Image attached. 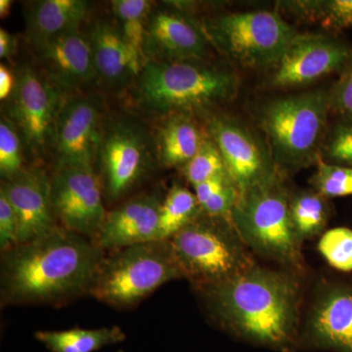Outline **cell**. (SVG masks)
<instances>
[{
	"label": "cell",
	"instance_id": "obj_1",
	"mask_svg": "<svg viewBox=\"0 0 352 352\" xmlns=\"http://www.w3.org/2000/svg\"><path fill=\"white\" fill-rule=\"evenodd\" d=\"M208 310L227 332L278 352L300 347V286L296 274L254 264L203 289Z\"/></svg>",
	"mask_w": 352,
	"mask_h": 352
},
{
	"label": "cell",
	"instance_id": "obj_2",
	"mask_svg": "<svg viewBox=\"0 0 352 352\" xmlns=\"http://www.w3.org/2000/svg\"><path fill=\"white\" fill-rule=\"evenodd\" d=\"M98 244L64 227L6 252L2 302L60 305L89 294L104 256Z\"/></svg>",
	"mask_w": 352,
	"mask_h": 352
},
{
	"label": "cell",
	"instance_id": "obj_3",
	"mask_svg": "<svg viewBox=\"0 0 352 352\" xmlns=\"http://www.w3.org/2000/svg\"><path fill=\"white\" fill-rule=\"evenodd\" d=\"M138 76L139 104L160 115L207 113L237 91L232 74L200 60L148 61Z\"/></svg>",
	"mask_w": 352,
	"mask_h": 352
},
{
	"label": "cell",
	"instance_id": "obj_4",
	"mask_svg": "<svg viewBox=\"0 0 352 352\" xmlns=\"http://www.w3.org/2000/svg\"><path fill=\"white\" fill-rule=\"evenodd\" d=\"M328 90L271 99L259 108L258 122L281 173L316 164L327 133Z\"/></svg>",
	"mask_w": 352,
	"mask_h": 352
},
{
	"label": "cell",
	"instance_id": "obj_5",
	"mask_svg": "<svg viewBox=\"0 0 352 352\" xmlns=\"http://www.w3.org/2000/svg\"><path fill=\"white\" fill-rule=\"evenodd\" d=\"M283 175L239 196L232 224L248 249L295 274L305 271L300 244L289 217V195Z\"/></svg>",
	"mask_w": 352,
	"mask_h": 352
},
{
	"label": "cell",
	"instance_id": "obj_6",
	"mask_svg": "<svg viewBox=\"0 0 352 352\" xmlns=\"http://www.w3.org/2000/svg\"><path fill=\"white\" fill-rule=\"evenodd\" d=\"M168 241L183 278L201 291L256 264L232 224L204 212Z\"/></svg>",
	"mask_w": 352,
	"mask_h": 352
},
{
	"label": "cell",
	"instance_id": "obj_7",
	"mask_svg": "<svg viewBox=\"0 0 352 352\" xmlns=\"http://www.w3.org/2000/svg\"><path fill=\"white\" fill-rule=\"evenodd\" d=\"M168 241L116 250L102 261L89 295L117 307H129L163 285L182 279Z\"/></svg>",
	"mask_w": 352,
	"mask_h": 352
},
{
	"label": "cell",
	"instance_id": "obj_8",
	"mask_svg": "<svg viewBox=\"0 0 352 352\" xmlns=\"http://www.w3.org/2000/svg\"><path fill=\"white\" fill-rule=\"evenodd\" d=\"M210 45L245 68H272L296 34L270 10L220 14L201 23Z\"/></svg>",
	"mask_w": 352,
	"mask_h": 352
},
{
	"label": "cell",
	"instance_id": "obj_9",
	"mask_svg": "<svg viewBox=\"0 0 352 352\" xmlns=\"http://www.w3.org/2000/svg\"><path fill=\"white\" fill-rule=\"evenodd\" d=\"M66 101L64 91L30 65L21 67L9 98L8 113L23 142L34 156L54 145L60 113Z\"/></svg>",
	"mask_w": 352,
	"mask_h": 352
},
{
	"label": "cell",
	"instance_id": "obj_10",
	"mask_svg": "<svg viewBox=\"0 0 352 352\" xmlns=\"http://www.w3.org/2000/svg\"><path fill=\"white\" fill-rule=\"evenodd\" d=\"M208 134L219 148L227 175L239 196L283 175L278 170L268 146L239 120L212 116L208 120Z\"/></svg>",
	"mask_w": 352,
	"mask_h": 352
},
{
	"label": "cell",
	"instance_id": "obj_11",
	"mask_svg": "<svg viewBox=\"0 0 352 352\" xmlns=\"http://www.w3.org/2000/svg\"><path fill=\"white\" fill-rule=\"evenodd\" d=\"M51 200L64 228L98 236L105 221L102 183L92 166H60L50 178Z\"/></svg>",
	"mask_w": 352,
	"mask_h": 352
},
{
	"label": "cell",
	"instance_id": "obj_12",
	"mask_svg": "<svg viewBox=\"0 0 352 352\" xmlns=\"http://www.w3.org/2000/svg\"><path fill=\"white\" fill-rule=\"evenodd\" d=\"M352 56L344 41L319 34H298L277 63L268 83L276 88L303 87L324 76L340 72Z\"/></svg>",
	"mask_w": 352,
	"mask_h": 352
},
{
	"label": "cell",
	"instance_id": "obj_13",
	"mask_svg": "<svg viewBox=\"0 0 352 352\" xmlns=\"http://www.w3.org/2000/svg\"><path fill=\"white\" fill-rule=\"evenodd\" d=\"M97 161L102 185L111 200L126 195L149 166L151 150L142 129L120 120L103 131Z\"/></svg>",
	"mask_w": 352,
	"mask_h": 352
},
{
	"label": "cell",
	"instance_id": "obj_14",
	"mask_svg": "<svg viewBox=\"0 0 352 352\" xmlns=\"http://www.w3.org/2000/svg\"><path fill=\"white\" fill-rule=\"evenodd\" d=\"M101 117V104L96 97L80 95L66 99L53 145L56 168H94L103 135Z\"/></svg>",
	"mask_w": 352,
	"mask_h": 352
},
{
	"label": "cell",
	"instance_id": "obj_15",
	"mask_svg": "<svg viewBox=\"0 0 352 352\" xmlns=\"http://www.w3.org/2000/svg\"><path fill=\"white\" fill-rule=\"evenodd\" d=\"M210 41L200 23L178 7L152 11L146 23L144 54L148 61L200 60Z\"/></svg>",
	"mask_w": 352,
	"mask_h": 352
},
{
	"label": "cell",
	"instance_id": "obj_16",
	"mask_svg": "<svg viewBox=\"0 0 352 352\" xmlns=\"http://www.w3.org/2000/svg\"><path fill=\"white\" fill-rule=\"evenodd\" d=\"M352 352V286L328 285L321 289L300 333V347Z\"/></svg>",
	"mask_w": 352,
	"mask_h": 352
},
{
	"label": "cell",
	"instance_id": "obj_17",
	"mask_svg": "<svg viewBox=\"0 0 352 352\" xmlns=\"http://www.w3.org/2000/svg\"><path fill=\"white\" fill-rule=\"evenodd\" d=\"M0 191L12 206L18 220V245L47 235L57 228L51 200L50 178L38 170H25L2 182Z\"/></svg>",
	"mask_w": 352,
	"mask_h": 352
},
{
	"label": "cell",
	"instance_id": "obj_18",
	"mask_svg": "<svg viewBox=\"0 0 352 352\" xmlns=\"http://www.w3.org/2000/svg\"><path fill=\"white\" fill-rule=\"evenodd\" d=\"M36 51L43 75L62 91L82 87L97 76L89 39L80 29L51 38Z\"/></svg>",
	"mask_w": 352,
	"mask_h": 352
},
{
	"label": "cell",
	"instance_id": "obj_19",
	"mask_svg": "<svg viewBox=\"0 0 352 352\" xmlns=\"http://www.w3.org/2000/svg\"><path fill=\"white\" fill-rule=\"evenodd\" d=\"M162 201L151 195L139 196L107 214L98 236L103 250L161 241L159 238Z\"/></svg>",
	"mask_w": 352,
	"mask_h": 352
},
{
	"label": "cell",
	"instance_id": "obj_20",
	"mask_svg": "<svg viewBox=\"0 0 352 352\" xmlns=\"http://www.w3.org/2000/svg\"><path fill=\"white\" fill-rule=\"evenodd\" d=\"M96 75L110 85H120L131 76H139L138 68L120 25L108 21H97L88 34Z\"/></svg>",
	"mask_w": 352,
	"mask_h": 352
},
{
	"label": "cell",
	"instance_id": "obj_21",
	"mask_svg": "<svg viewBox=\"0 0 352 352\" xmlns=\"http://www.w3.org/2000/svg\"><path fill=\"white\" fill-rule=\"evenodd\" d=\"M89 3L85 0H41L27 15V38L36 48L64 32L78 29Z\"/></svg>",
	"mask_w": 352,
	"mask_h": 352
},
{
	"label": "cell",
	"instance_id": "obj_22",
	"mask_svg": "<svg viewBox=\"0 0 352 352\" xmlns=\"http://www.w3.org/2000/svg\"><path fill=\"white\" fill-rule=\"evenodd\" d=\"M204 135L187 113L168 115L157 132L160 163L166 168H182L195 156Z\"/></svg>",
	"mask_w": 352,
	"mask_h": 352
},
{
	"label": "cell",
	"instance_id": "obj_23",
	"mask_svg": "<svg viewBox=\"0 0 352 352\" xmlns=\"http://www.w3.org/2000/svg\"><path fill=\"white\" fill-rule=\"evenodd\" d=\"M34 338L51 352H94L124 342L126 333L119 326H112L91 330L38 331Z\"/></svg>",
	"mask_w": 352,
	"mask_h": 352
},
{
	"label": "cell",
	"instance_id": "obj_24",
	"mask_svg": "<svg viewBox=\"0 0 352 352\" xmlns=\"http://www.w3.org/2000/svg\"><path fill=\"white\" fill-rule=\"evenodd\" d=\"M289 217L300 244L322 235L330 217L327 199L315 190H300L289 197Z\"/></svg>",
	"mask_w": 352,
	"mask_h": 352
},
{
	"label": "cell",
	"instance_id": "obj_25",
	"mask_svg": "<svg viewBox=\"0 0 352 352\" xmlns=\"http://www.w3.org/2000/svg\"><path fill=\"white\" fill-rule=\"evenodd\" d=\"M282 11L303 21L317 23L332 31L352 30V0L281 1Z\"/></svg>",
	"mask_w": 352,
	"mask_h": 352
},
{
	"label": "cell",
	"instance_id": "obj_26",
	"mask_svg": "<svg viewBox=\"0 0 352 352\" xmlns=\"http://www.w3.org/2000/svg\"><path fill=\"white\" fill-rule=\"evenodd\" d=\"M203 212L195 193L186 187L175 184L162 201L160 210L159 238L170 240L176 233L189 226Z\"/></svg>",
	"mask_w": 352,
	"mask_h": 352
},
{
	"label": "cell",
	"instance_id": "obj_27",
	"mask_svg": "<svg viewBox=\"0 0 352 352\" xmlns=\"http://www.w3.org/2000/svg\"><path fill=\"white\" fill-rule=\"evenodd\" d=\"M194 193L206 214L232 224L233 208L239 198V192L228 175L217 176L197 185Z\"/></svg>",
	"mask_w": 352,
	"mask_h": 352
},
{
	"label": "cell",
	"instance_id": "obj_28",
	"mask_svg": "<svg viewBox=\"0 0 352 352\" xmlns=\"http://www.w3.org/2000/svg\"><path fill=\"white\" fill-rule=\"evenodd\" d=\"M182 170L187 182L193 187L217 176L227 175L223 157L214 141L208 133L204 135L195 156Z\"/></svg>",
	"mask_w": 352,
	"mask_h": 352
},
{
	"label": "cell",
	"instance_id": "obj_29",
	"mask_svg": "<svg viewBox=\"0 0 352 352\" xmlns=\"http://www.w3.org/2000/svg\"><path fill=\"white\" fill-rule=\"evenodd\" d=\"M320 157L328 164L352 168V117H340L327 131Z\"/></svg>",
	"mask_w": 352,
	"mask_h": 352
},
{
	"label": "cell",
	"instance_id": "obj_30",
	"mask_svg": "<svg viewBox=\"0 0 352 352\" xmlns=\"http://www.w3.org/2000/svg\"><path fill=\"white\" fill-rule=\"evenodd\" d=\"M310 179L315 191L328 198L352 196V168L326 163L321 157Z\"/></svg>",
	"mask_w": 352,
	"mask_h": 352
},
{
	"label": "cell",
	"instance_id": "obj_31",
	"mask_svg": "<svg viewBox=\"0 0 352 352\" xmlns=\"http://www.w3.org/2000/svg\"><path fill=\"white\" fill-rule=\"evenodd\" d=\"M23 140L15 124L6 117L0 120V175L10 180L24 171Z\"/></svg>",
	"mask_w": 352,
	"mask_h": 352
},
{
	"label": "cell",
	"instance_id": "obj_32",
	"mask_svg": "<svg viewBox=\"0 0 352 352\" xmlns=\"http://www.w3.org/2000/svg\"><path fill=\"white\" fill-rule=\"evenodd\" d=\"M318 250L323 258L335 270L352 271V230L337 227L322 234Z\"/></svg>",
	"mask_w": 352,
	"mask_h": 352
},
{
	"label": "cell",
	"instance_id": "obj_33",
	"mask_svg": "<svg viewBox=\"0 0 352 352\" xmlns=\"http://www.w3.org/2000/svg\"><path fill=\"white\" fill-rule=\"evenodd\" d=\"M329 109L340 117H352V56L328 90Z\"/></svg>",
	"mask_w": 352,
	"mask_h": 352
},
{
	"label": "cell",
	"instance_id": "obj_34",
	"mask_svg": "<svg viewBox=\"0 0 352 352\" xmlns=\"http://www.w3.org/2000/svg\"><path fill=\"white\" fill-rule=\"evenodd\" d=\"M17 244V217L6 196L0 191V249L6 252Z\"/></svg>",
	"mask_w": 352,
	"mask_h": 352
},
{
	"label": "cell",
	"instance_id": "obj_35",
	"mask_svg": "<svg viewBox=\"0 0 352 352\" xmlns=\"http://www.w3.org/2000/svg\"><path fill=\"white\" fill-rule=\"evenodd\" d=\"M111 6L113 15L119 21L132 18L148 19L152 13L151 2L147 0H115Z\"/></svg>",
	"mask_w": 352,
	"mask_h": 352
},
{
	"label": "cell",
	"instance_id": "obj_36",
	"mask_svg": "<svg viewBox=\"0 0 352 352\" xmlns=\"http://www.w3.org/2000/svg\"><path fill=\"white\" fill-rule=\"evenodd\" d=\"M16 78L12 72L6 65L0 66V99L6 100L10 98L15 88Z\"/></svg>",
	"mask_w": 352,
	"mask_h": 352
},
{
	"label": "cell",
	"instance_id": "obj_37",
	"mask_svg": "<svg viewBox=\"0 0 352 352\" xmlns=\"http://www.w3.org/2000/svg\"><path fill=\"white\" fill-rule=\"evenodd\" d=\"M17 38L3 28L0 29V58L8 59L12 57L17 52Z\"/></svg>",
	"mask_w": 352,
	"mask_h": 352
},
{
	"label": "cell",
	"instance_id": "obj_38",
	"mask_svg": "<svg viewBox=\"0 0 352 352\" xmlns=\"http://www.w3.org/2000/svg\"><path fill=\"white\" fill-rule=\"evenodd\" d=\"M12 6V1L10 0H0V17L4 19L9 15Z\"/></svg>",
	"mask_w": 352,
	"mask_h": 352
},
{
	"label": "cell",
	"instance_id": "obj_39",
	"mask_svg": "<svg viewBox=\"0 0 352 352\" xmlns=\"http://www.w3.org/2000/svg\"><path fill=\"white\" fill-rule=\"evenodd\" d=\"M118 352H124V351H118Z\"/></svg>",
	"mask_w": 352,
	"mask_h": 352
}]
</instances>
